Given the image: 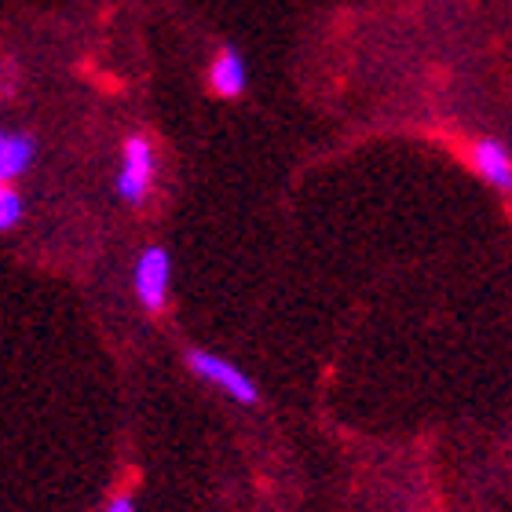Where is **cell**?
<instances>
[{
  "label": "cell",
  "mask_w": 512,
  "mask_h": 512,
  "mask_svg": "<svg viewBox=\"0 0 512 512\" xmlns=\"http://www.w3.org/2000/svg\"><path fill=\"white\" fill-rule=\"evenodd\" d=\"M150 183H154V147L147 136H128L121 150V169H118V194L125 202L139 205L147 198Z\"/></svg>",
  "instance_id": "1"
},
{
  "label": "cell",
  "mask_w": 512,
  "mask_h": 512,
  "mask_svg": "<svg viewBox=\"0 0 512 512\" xmlns=\"http://www.w3.org/2000/svg\"><path fill=\"white\" fill-rule=\"evenodd\" d=\"M187 363H191V370L202 381L216 384L220 392H227L235 403H256V384L249 381V374H242L235 363H227V359H220V355L213 352H191L187 355Z\"/></svg>",
  "instance_id": "2"
},
{
  "label": "cell",
  "mask_w": 512,
  "mask_h": 512,
  "mask_svg": "<svg viewBox=\"0 0 512 512\" xmlns=\"http://www.w3.org/2000/svg\"><path fill=\"white\" fill-rule=\"evenodd\" d=\"M169 278H172V264H169V253L161 246H150L143 249L136 264V297L143 308L150 311H161L165 308V300H169Z\"/></svg>",
  "instance_id": "3"
},
{
  "label": "cell",
  "mask_w": 512,
  "mask_h": 512,
  "mask_svg": "<svg viewBox=\"0 0 512 512\" xmlns=\"http://www.w3.org/2000/svg\"><path fill=\"white\" fill-rule=\"evenodd\" d=\"M472 169L480 172L491 187L512 194V154L498 139H476L472 143Z\"/></svg>",
  "instance_id": "4"
},
{
  "label": "cell",
  "mask_w": 512,
  "mask_h": 512,
  "mask_svg": "<svg viewBox=\"0 0 512 512\" xmlns=\"http://www.w3.org/2000/svg\"><path fill=\"white\" fill-rule=\"evenodd\" d=\"M209 85H213L216 96H224V99H235V96L246 92L249 70H246V59H242L238 48L224 44V48L216 52L213 66H209Z\"/></svg>",
  "instance_id": "5"
},
{
  "label": "cell",
  "mask_w": 512,
  "mask_h": 512,
  "mask_svg": "<svg viewBox=\"0 0 512 512\" xmlns=\"http://www.w3.org/2000/svg\"><path fill=\"white\" fill-rule=\"evenodd\" d=\"M33 161V139L26 132H0V180L11 183L15 176L30 169Z\"/></svg>",
  "instance_id": "6"
},
{
  "label": "cell",
  "mask_w": 512,
  "mask_h": 512,
  "mask_svg": "<svg viewBox=\"0 0 512 512\" xmlns=\"http://www.w3.org/2000/svg\"><path fill=\"white\" fill-rule=\"evenodd\" d=\"M19 220H22V198H19V191H15L11 183H4V187H0V227H4V231H11Z\"/></svg>",
  "instance_id": "7"
},
{
  "label": "cell",
  "mask_w": 512,
  "mask_h": 512,
  "mask_svg": "<svg viewBox=\"0 0 512 512\" xmlns=\"http://www.w3.org/2000/svg\"><path fill=\"white\" fill-rule=\"evenodd\" d=\"M103 512H136V505H132V498H114Z\"/></svg>",
  "instance_id": "8"
}]
</instances>
